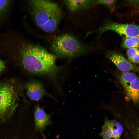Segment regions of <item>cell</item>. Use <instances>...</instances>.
<instances>
[{"instance_id": "6da1fadb", "label": "cell", "mask_w": 139, "mask_h": 139, "mask_svg": "<svg viewBox=\"0 0 139 139\" xmlns=\"http://www.w3.org/2000/svg\"><path fill=\"white\" fill-rule=\"evenodd\" d=\"M3 48L16 51L24 68L33 75L55 78L63 69L56 64L57 56L39 45L22 40L16 33H11L5 38Z\"/></svg>"}, {"instance_id": "7a4b0ae2", "label": "cell", "mask_w": 139, "mask_h": 139, "mask_svg": "<svg viewBox=\"0 0 139 139\" xmlns=\"http://www.w3.org/2000/svg\"><path fill=\"white\" fill-rule=\"evenodd\" d=\"M32 16L36 24L43 31L53 32L58 27L63 13L57 3L49 0L28 1Z\"/></svg>"}, {"instance_id": "3957f363", "label": "cell", "mask_w": 139, "mask_h": 139, "mask_svg": "<svg viewBox=\"0 0 139 139\" xmlns=\"http://www.w3.org/2000/svg\"><path fill=\"white\" fill-rule=\"evenodd\" d=\"M51 49L56 56L66 58L81 55L86 53L88 49L75 37L69 34H64L54 38L51 43Z\"/></svg>"}, {"instance_id": "277c9868", "label": "cell", "mask_w": 139, "mask_h": 139, "mask_svg": "<svg viewBox=\"0 0 139 139\" xmlns=\"http://www.w3.org/2000/svg\"><path fill=\"white\" fill-rule=\"evenodd\" d=\"M18 94L10 82L0 84V121H4L12 115L18 106Z\"/></svg>"}, {"instance_id": "5b68a950", "label": "cell", "mask_w": 139, "mask_h": 139, "mask_svg": "<svg viewBox=\"0 0 139 139\" xmlns=\"http://www.w3.org/2000/svg\"><path fill=\"white\" fill-rule=\"evenodd\" d=\"M109 30L115 31L125 38L139 36V26L132 24H122L110 22L104 25L99 30V36Z\"/></svg>"}, {"instance_id": "8992f818", "label": "cell", "mask_w": 139, "mask_h": 139, "mask_svg": "<svg viewBox=\"0 0 139 139\" xmlns=\"http://www.w3.org/2000/svg\"><path fill=\"white\" fill-rule=\"evenodd\" d=\"M25 86L27 95L32 100L39 101L45 96L54 98L51 95L47 92L43 85L39 81L31 80L26 84Z\"/></svg>"}, {"instance_id": "52a82bcc", "label": "cell", "mask_w": 139, "mask_h": 139, "mask_svg": "<svg viewBox=\"0 0 139 139\" xmlns=\"http://www.w3.org/2000/svg\"><path fill=\"white\" fill-rule=\"evenodd\" d=\"M34 114L35 129L42 134L46 127L51 122V115L46 113L38 105L36 107Z\"/></svg>"}, {"instance_id": "ba28073f", "label": "cell", "mask_w": 139, "mask_h": 139, "mask_svg": "<svg viewBox=\"0 0 139 139\" xmlns=\"http://www.w3.org/2000/svg\"><path fill=\"white\" fill-rule=\"evenodd\" d=\"M108 58L112 62L118 69L123 71L128 72L133 69V65L129 62L123 56L116 53L110 54Z\"/></svg>"}, {"instance_id": "9c48e42d", "label": "cell", "mask_w": 139, "mask_h": 139, "mask_svg": "<svg viewBox=\"0 0 139 139\" xmlns=\"http://www.w3.org/2000/svg\"><path fill=\"white\" fill-rule=\"evenodd\" d=\"M95 1L89 0H67L64 1L65 4L72 11L84 9L95 3Z\"/></svg>"}, {"instance_id": "30bf717a", "label": "cell", "mask_w": 139, "mask_h": 139, "mask_svg": "<svg viewBox=\"0 0 139 139\" xmlns=\"http://www.w3.org/2000/svg\"><path fill=\"white\" fill-rule=\"evenodd\" d=\"M125 90L127 95L134 102H139V78L137 76Z\"/></svg>"}, {"instance_id": "8fae6325", "label": "cell", "mask_w": 139, "mask_h": 139, "mask_svg": "<svg viewBox=\"0 0 139 139\" xmlns=\"http://www.w3.org/2000/svg\"><path fill=\"white\" fill-rule=\"evenodd\" d=\"M136 77V75L133 73L125 72L120 75L119 79L121 84L125 89Z\"/></svg>"}, {"instance_id": "7c38bea8", "label": "cell", "mask_w": 139, "mask_h": 139, "mask_svg": "<svg viewBox=\"0 0 139 139\" xmlns=\"http://www.w3.org/2000/svg\"><path fill=\"white\" fill-rule=\"evenodd\" d=\"M123 47L128 49L139 47V36L125 38L123 41Z\"/></svg>"}, {"instance_id": "4fadbf2b", "label": "cell", "mask_w": 139, "mask_h": 139, "mask_svg": "<svg viewBox=\"0 0 139 139\" xmlns=\"http://www.w3.org/2000/svg\"><path fill=\"white\" fill-rule=\"evenodd\" d=\"M127 55L129 60L134 63H139V49L131 48L127 49Z\"/></svg>"}, {"instance_id": "5bb4252c", "label": "cell", "mask_w": 139, "mask_h": 139, "mask_svg": "<svg viewBox=\"0 0 139 139\" xmlns=\"http://www.w3.org/2000/svg\"><path fill=\"white\" fill-rule=\"evenodd\" d=\"M11 3L10 0H0V19L8 11Z\"/></svg>"}, {"instance_id": "9a60e30c", "label": "cell", "mask_w": 139, "mask_h": 139, "mask_svg": "<svg viewBox=\"0 0 139 139\" xmlns=\"http://www.w3.org/2000/svg\"><path fill=\"white\" fill-rule=\"evenodd\" d=\"M116 1L114 0H100L95 1V3L102 4L107 6L111 10H113L115 7Z\"/></svg>"}, {"instance_id": "2e32d148", "label": "cell", "mask_w": 139, "mask_h": 139, "mask_svg": "<svg viewBox=\"0 0 139 139\" xmlns=\"http://www.w3.org/2000/svg\"><path fill=\"white\" fill-rule=\"evenodd\" d=\"M102 136L103 139H110L112 137V133L111 130L109 129Z\"/></svg>"}, {"instance_id": "e0dca14e", "label": "cell", "mask_w": 139, "mask_h": 139, "mask_svg": "<svg viewBox=\"0 0 139 139\" xmlns=\"http://www.w3.org/2000/svg\"><path fill=\"white\" fill-rule=\"evenodd\" d=\"M110 129L109 126L106 124L102 126V127L101 132L100 134L101 135H102L104 133L107 132Z\"/></svg>"}, {"instance_id": "ac0fdd59", "label": "cell", "mask_w": 139, "mask_h": 139, "mask_svg": "<svg viewBox=\"0 0 139 139\" xmlns=\"http://www.w3.org/2000/svg\"><path fill=\"white\" fill-rule=\"evenodd\" d=\"M116 128L118 131L119 135L121 136L123 131V127L121 125L118 123L116 126Z\"/></svg>"}, {"instance_id": "d6986e66", "label": "cell", "mask_w": 139, "mask_h": 139, "mask_svg": "<svg viewBox=\"0 0 139 139\" xmlns=\"http://www.w3.org/2000/svg\"><path fill=\"white\" fill-rule=\"evenodd\" d=\"M5 63L4 62L0 59V72H1L5 68Z\"/></svg>"}, {"instance_id": "ffe728a7", "label": "cell", "mask_w": 139, "mask_h": 139, "mask_svg": "<svg viewBox=\"0 0 139 139\" xmlns=\"http://www.w3.org/2000/svg\"><path fill=\"white\" fill-rule=\"evenodd\" d=\"M111 124L113 126H116L118 123V121L116 119H114L111 121Z\"/></svg>"}, {"instance_id": "44dd1931", "label": "cell", "mask_w": 139, "mask_h": 139, "mask_svg": "<svg viewBox=\"0 0 139 139\" xmlns=\"http://www.w3.org/2000/svg\"><path fill=\"white\" fill-rule=\"evenodd\" d=\"M136 139H139V129H137L136 133Z\"/></svg>"}]
</instances>
